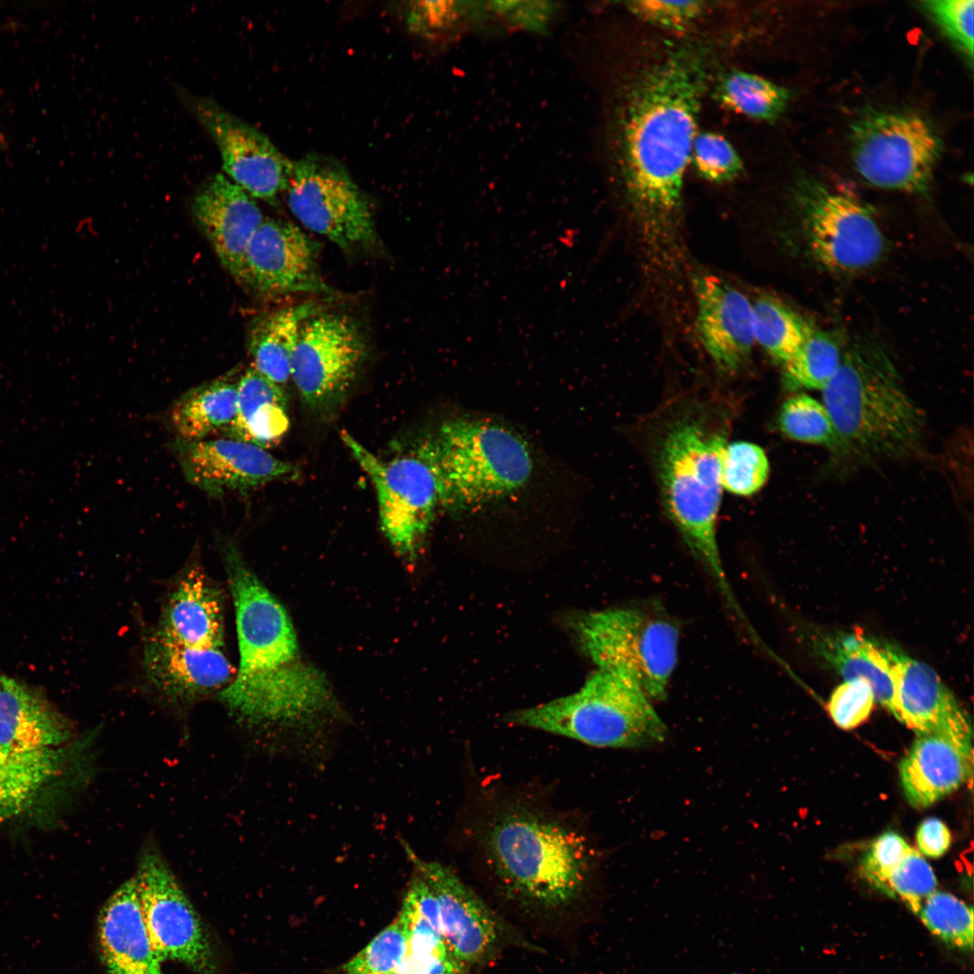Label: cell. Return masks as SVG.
<instances>
[{
    "instance_id": "9a60e30c",
    "label": "cell",
    "mask_w": 974,
    "mask_h": 974,
    "mask_svg": "<svg viewBox=\"0 0 974 974\" xmlns=\"http://www.w3.org/2000/svg\"><path fill=\"white\" fill-rule=\"evenodd\" d=\"M178 95L215 141L226 177L253 198L277 204L292 161L270 139L215 99L179 88Z\"/></svg>"
},
{
    "instance_id": "d6986e66",
    "label": "cell",
    "mask_w": 974,
    "mask_h": 974,
    "mask_svg": "<svg viewBox=\"0 0 974 974\" xmlns=\"http://www.w3.org/2000/svg\"><path fill=\"white\" fill-rule=\"evenodd\" d=\"M879 642L894 686L891 713L916 735L944 733L972 739L968 714L934 670L897 646Z\"/></svg>"
},
{
    "instance_id": "52a82bcc",
    "label": "cell",
    "mask_w": 974,
    "mask_h": 974,
    "mask_svg": "<svg viewBox=\"0 0 974 974\" xmlns=\"http://www.w3.org/2000/svg\"><path fill=\"white\" fill-rule=\"evenodd\" d=\"M507 721L596 748L649 747L667 734L643 689L630 677L602 668L576 692L516 711Z\"/></svg>"
},
{
    "instance_id": "d590c367",
    "label": "cell",
    "mask_w": 974,
    "mask_h": 974,
    "mask_svg": "<svg viewBox=\"0 0 974 974\" xmlns=\"http://www.w3.org/2000/svg\"><path fill=\"white\" fill-rule=\"evenodd\" d=\"M914 914L945 945L962 951H973V908L960 898L936 889Z\"/></svg>"
},
{
    "instance_id": "5bb4252c",
    "label": "cell",
    "mask_w": 974,
    "mask_h": 974,
    "mask_svg": "<svg viewBox=\"0 0 974 974\" xmlns=\"http://www.w3.org/2000/svg\"><path fill=\"white\" fill-rule=\"evenodd\" d=\"M366 345L345 315L317 313L301 326L291 379L313 412L325 415L341 404L364 360Z\"/></svg>"
},
{
    "instance_id": "836d02e7",
    "label": "cell",
    "mask_w": 974,
    "mask_h": 974,
    "mask_svg": "<svg viewBox=\"0 0 974 974\" xmlns=\"http://www.w3.org/2000/svg\"><path fill=\"white\" fill-rule=\"evenodd\" d=\"M716 96L727 108L762 121L777 118L789 101L786 88L758 75L738 70L722 77Z\"/></svg>"
},
{
    "instance_id": "d4e9b609",
    "label": "cell",
    "mask_w": 974,
    "mask_h": 974,
    "mask_svg": "<svg viewBox=\"0 0 974 974\" xmlns=\"http://www.w3.org/2000/svg\"><path fill=\"white\" fill-rule=\"evenodd\" d=\"M156 630L187 646L223 648V593L201 565H188L178 578L164 604Z\"/></svg>"
},
{
    "instance_id": "7402d4cb",
    "label": "cell",
    "mask_w": 974,
    "mask_h": 974,
    "mask_svg": "<svg viewBox=\"0 0 974 974\" xmlns=\"http://www.w3.org/2000/svg\"><path fill=\"white\" fill-rule=\"evenodd\" d=\"M697 330L707 354L723 372H735L749 359L755 340L752 303L740 290L712 275L696 276Z\"/></svg>"
},
{
    "instance_id": "ba28073f",
    "label": "cell",
    "mask_w": 974,
    "mask_h": 974,
    "mask_svg": "<svg viewBox=\"0 0 974 974\" xmlns=\"http://www.w3.org/2000/svg\"><path fill=\"white\" fill-rule=\"evenodd\" d=\"M792 195L795 239L815 267L852 275L883 260L886 237L873 211L859 198L813 179H800Z\"/></svg>"
},
{
    "instance_id": "83f0119b",
    "label": "cell",
    "mask_w": 974,
    "mask_h": 974,
    "mask_svg": "<svg viewBox=\"0 0 974 974\" xmlns=\"http://www.w3.org/2000/svg\"><path fill=\"white\" fill-rule=\"evenodd\" d=\"M812 649L845 680L868 682L875 702L892 712L894 686L889 664L879 640L859 633L822 631L813 634Z\"/></svg>"
},
{
    "instance_id": "e575fe53",
    "label": "cell",
    "mask_w": 974,
    "mask_h": 974,
    "mask_svg": "<svg viewBox=\"0 0 974 974\" xmlns=\"http://www.w3.org/2000/svg\"><path fill=\"white\" fill-rule=\"evenodd\" d=\"M777 426L792 440L822 446L832 452H850L823 403L806 393L792 396L782 404Z\"/></svg>"
},
{
    "instance_id": "44dd1931",
    "label": "cell",
    "mask_w": 974,
    "mask_h": 974,
    "mask_svg": "<svg viewBox=\"0 0 974 974\" xmlns=\"http://www.w3.org/2000/svg\"><path fill=\"white\" fill-rule=\"evenodd\" d=\"M143 666L158 692L182 703L220 693L235 674L223 648L187 646L156 629L145 640Z\"/></svg>"
},
{
    "instance_id": "603a6c76",
    "label": "cell",
    "mask_w": 974,
    "mask_h": 974,
    "mask_svg": "<svg viewBox=\"0 0 974 974\" xmlns=\"http://www.w3.org/2000/svg\"><path fill=\"white\" fill-rule=\"evenodd\" d=\"M972 739L944 733L917 735L899 764L908 803L924 809L972 776Z\"/></svg>"
},
{
    "instance_id": "7a4b0ae2",
    "label": "cell",
    "mask_w": 974,
    "mask_h": 974,
    "mask_svg": "<svg viewBox=\"0 0 974 974\" xmlns=\"http://www.w3.org/2000/svg\"><path fill=\"white\" fill-rule=\"evenodd\" d=\"M705 79L703 56L682 47L644 70L628 96L623 177L633 207L652 225L672 224L680 210Z\"/></svg>"
},
{
    "instance_id": "ffe728a7",
    "label": "cell",
    "mask_w": 974,
    "mask_h": 974,
    "mask_svg": "<svg viewBox=\"0 0 974 974\" xmlns=\"http://www.w3.org/2000/svg\"><path fill=\"white\" fill-rule=\"evenodd\" d=\"M191 210L223 267L242 285L245 250L264 220L254 198L217 173L198 189Z\"/></svg>"
},
{
    "instance_id": "f1b7e54d",
    "label": "cell",
    "mask_w": 974,
    "mask_h": 974,
    "mask_svg": "<svg viewBox=\"0 0 974 974\" xmlns=\"http://www.w3.org/2000/svg\"><path fill=\"white\" fill-rule=\"evenodd\" d=\"M311 302L288 306L261 317L249 336L252 367L283 386L291 379L292 358L302 324L318 313Z\"/></svg>"
},
{
    "instance_id": "ac0fdd59",
    "label": "cell",
    "mask_w": 974,
    "mask_h": 974,
    "mask_svg": "<svg viewBox=\"0 0 974 974\" xmlns=\"http://www.w3.org/2000/svg\"><path fill=\"white\" fill-rule=\"evenodd\" d=\"M174 450L188 482L215 497L229 491L246 492L298 472L295 465L266 449L231 437L178 438Z\"/></svg>"
},
{
    "instance_id": "5b68a950",
    "label": "cell",
    "mask_w": 974,
    "mask_h": 974,
    "mask_svg": "<svg viewBox=\"0 0 974 974\" xmlns=\"http://www.w3.org/2000/svg\"><path fill=\"white\" fill-rule=\"evenodd\" d=\"M485 858L512 899L545 911L564 909L583 894L593 868L583 834L525 808L497 814L483 837Z\"/></svg>"
},
{
    "instance_id": "ee69618b",
    "label": "cell",
    "mask_w": 974,
    "mask_h": 974,
    "mask_svg": "<svg viewBox=\"0 0 974 974\" xmlns=\"http://www.w3.org/2000/svg\"><path fill=\"white\" fill-rule=\"evenodd\" d=\"M701 1H632L626 3L630 13L639 19L663 29L684 31L704 11Z\"/></svg>"
},
{
    "instance_id": "7bdbcfd3",
    "label": "cell",
    "mask_w": 974,
    "mask_h": 974,
    "mask_svg": "<svg viewBox=\"0 0 974 974\" xmlns=\"http://www.w3.org/2000/svg\"><path fill=\"white\" fill-rule=\"evenodd\" d=\"M924 8L960 49L973 57V0H932Z\"/></svg>"
},
{
    "instance_id": "8992f818",
    "label": "cell",
    "mask_w": 974,
    "mask_h": 974,
    "mask_svg": "<svg viewBox=\"0 0 974 974\" xmlns=\"http://www.w3.org/2000/svg\"><path fill=\"white\" fill-rule=\"evenodd\" d=\"M416 455L431 467L439 505L454 512L474 510L522 488L533 469L531 454L510 430L482 420H448Z\"/></svg>"
},
{
    "instance_id": "b9f144b4",
    "label": "cell",
    "mask_w": 974,
    "mask_h": 974,
    "mask_svg": "<svg viewBox=\"0 0 974 974\" xmlns=\"http://www.w3.org/2000/svg\"><path fill=\"white\" fill-rule=\"evenodd\" d=\"M874 694L862 679L845 680L832 694L828 711L841 729H853L865 721L873 709Z\"/></svg>"
},
{
    "instance_id": "277c9868",
    "label": "cell",
    "mask_w": 974,
    "mask_h": 974,
    "mask_svg": "<svg viewBox=\"0 0 974 974\" xmlns=\"http://www.w3.org/2000/svg\"><path fill=\"white\" fill-rule=\"evenodd\" d=\"M726 435L709 416L685 411L667 426L658 446L657 467L666 513L741 621L745 615L728 582L716 530Z\"/></svg>"
},
{
    "instance_id": "7dc6e473",
    "label": "cell",
    "mask_w": 974,
    "mask_h": 974,
    "mask_svg": "<svg viewBox=\"0 0 974 974\" xmlns=\"http://www.w3.org/2000/svg\"><path fill=\"white\" fill-rule=\"evenodd\" d=\"M918 851L927 857H942L951 843V832L941 820L932 817L924 820L916 832Z\"/></svg>"
},
{
    "instance_id": "60d3db41",
    "label": "cell",
    "mask_w": 974,
    "mask_h": 974,
    "mask_svg": "<svg viewBox=\"0 0 974 974\" xmlns=\"http://www.w3.org/2000/svg\"><path fill=\"white\" fill-rule=\"evenodd\" d=\"M691 161L701 177L712 182L731 180L742 170L734 147L722 135L711 132L696 134Z\"/></svg>"
},
{
    "instance_id": "4316f807",
    "label": "cell",
    "mask_w": 974,
    "mask_h": 974,
    "mask_svg": "<svg viewBox=\"0 0 974 974\" xmlns=\"http://www.w3.org/2000/svg\"><path fill=\"white\" fill-rule=\"evenodd\" d=\"M289 426L282 387L248 368L237 381L236 414L225 427L228 436L267 449L282 439Z\"/></svg>"
},
{
    "instance_id": "4dcf8cb0",
    "label": "cell",
    "mask_w": 974,
    "mask_h": 974,
    "mask_svg": "<svg viewBox=\"0 0 974 974\" xmlns=\"http://www.w3.org/2000/svg\"><path fill=\"white\" fill-rule=\"evenodd\" d=\"M237 381L226 375L187 391L170 411L179 438L202 440L211 432L227 427L236 414Z\"/></svg>"
},
{
    "instance_id": "2e32d148",
    "label": "cell",
    "mask_w": 974,
    "mask_h": 974,
    "mask_svg": "<svg viewBox=\"0 0 974 974\" xmlns=\"http://www.w3.org/2000/svg\"><path fill=\"white\" fill-rule=\"evenodd\" d=\"M316 247L291 223L264 219L245 250L242 285L265 299L326 292L317 272Z\"/></svg>"
},
{
    "instance_id": "484cf974",
    "label": "cell",
    "mask_w": 974,
    "mask_h": 974,
    "mask_svg": "<svg viewBox=\"0 0 974 974\" xmlns=\"http://www.w3.org/2000/svg\"><path fill=\"white\" fill-rule=\"evenodd\" d=\"M72 735L69 720L33 686L0 674V744L16 750L56 749Z\"/></svg>"
},
{
    "instance_id": "d6a6232c",
    "label": "cell",
    "mask_w": 974,
    "mask_h": 974,
    "mask_svg": "<svg viewBox=\"0 0 974 974\" xmlns=\"http://www.w3.org/2000/svg\"><path fill=\"white\" fill-rule=\"evenodd\" d=\"M843 348L838 330L815 328L797 353L782 365L785 387L790 391H822L840 366Z\"/></svg>"
},
{
    "instance_id": "f6af8a7d",
    "label": "cell",
    "mask_w": 974,
    "mask_h": 974,
    "mask_svg": "<svg viewBox=\"0 0 974 974\" xmlns=\"http://www.w3.org/2000/svg\"><path fill=\"white\" fill-rule=\"evenodd\" d=\"M912 847L902 836L887 832L871 844L861 863V873L872 886L885 892L887 880Z\"/></svg>"
},
{
    "instance_id": "f35d334b",
    "label": "cell",
    "mask_w": 974,
    "mask_h": 974,
    "mask_svg": "<svg viewBox=\"0 0 974 974\" xmlns=\"http://www.w3.org/2000/svg\"><path fill=\"white\" fill-rule=\"evenodd\" d=\"M406 950V933L396 918L343 967L342 974H392Z\"/></svg>"
},
{
    "instance_id": "8d00e7d4",
    "label": "cell",
    "mask_w": 974,
    "mask_h": 974,
    "mask_svg": "<svg viewBox=\"0 0 974 974\" xmlns=\"http://www.w3.org/2000/svg\"><path fill=\"white\" fill-rule=\"evenodd\" d=\"M406 950L392 974H469L470 969L448 949L441 933L408 930Z\"/></svg>"
},
{
    "instance_id": "6da1fadb",
    "label": "cell",
    "mask_w": 974,
    "mask_h": 974,
    "mask_svg": "<svg viewBox=\"0 0 974 974\" xmlns=\"http://www.w3.org/2000/svg\"><path fill=\"white\" fill-rule=\"evenodd\" d=\"M233 596L239 666L219 699L251 724L299 726L338 714L332 688L305 660L292 621L237 549L223 547Z\"/></svg>"
},
{
    "instance_id": "ab89813d",
    "label": "cell",
    "mask_w": 974,
    "mask_h": 974,
    "mask_svg": "<svg viewBox=\"0 0 974 974\" xmlns=\"http://www.w3.org/2000/svg\"><path fill=\"white\" fill-rule=\"evenodd\" d=\"M936 887L937 879L932 867L918 850L911 848L889 875L884 893L900 899L915 914Z\"/></svg>"
},
{
    "instance_id": "4fadbf2b",
    "label": "cell",
    "mask_w": 974,
    "mask_h": 974,
    "mask_svg": "<svg viewBox=\"0 0 974 974\" xmlns=\"http://www.w3.org/2000/svg\"><path fill=\"white\" fill-rule=\"evenodd\" d=\"M341 437L375 487L384 536L398 555L412 560L439 505L431 467L416 454L382 460L346 431Z\"/></svg>"
},
{
    "instance_id": "1f68e13d",
    "label": "cell",
    "mask_w": 974,
    "mask_h": 974,
    "mask_svg": "<svg viewBox=\"0 0 974 974\" xmlns=\"http://www.w3.org/2000/svg\"><path fill=\"white\" fill-rule=\"evenodd\" d=\"M755 340L781 365L788 362L816 328L805 317L772 296L752 303Z\"/></svg>"
},
{
    "instance_id": "7c38bea8",
    "label": "cell",
    "mask_w": 974,
    "mask_h": 974,
    "mask_svg": "<svg viewBox=\"0 0 974 974\" xmlns=\"http://www.w3.org/2000/svg\"><path fill=\"white\" fill-rule=\"evenodd\" d=\"M286 190L291 213L307 229L345 251L375 244L370 204L338 164L313 155L292 161Z\"/></svg>"
},
{
    "instance_id": "8fae6325",
    "label": "cell",
    "mask_w": 974,
    "mask_h": 974,
    "mask_svg": "<svg viewBox=\"0 0 974 974\" xmlns=\"http://www.w3.org/2000/svg\"><path fill=\"white\" fill-rule=\"evenodd\" d=\"M134 878L144 923L161 960L179 962L196 974H218L206 926L154 844L140 853Z\"/></svg>"
},
{
    "instance_id": "30bf717a",
    "label": "cell",
    "mask_w": 974,
    "mask_h": 974,
    "mask_svg": "<svg viewBox=\"0 0 974 974\" xmlns=\"http://www.w3.org/2000/svg\"><path fill=\"white\" fill-rule=\"evenodd\" d=\"M854 167L879 188L923 193L942 152L930 124L911 112L870 111L851 125Z\"/></svg>"
},
{
    "instance_id": "cb8c5ba5",
    "label": "cell",
    "mask_w": 974,
    "mask_h": 974,
    "mask_svg": "<svg viewBox=\"0 0 974 974\" xmlns=\"http://www.w3.org/2000/svg\"><path fill=\"white\" fill-rule=\"evenodd\" d=\"M101 960L108 974H163L142 917L134 877L103 905L97 917Z\"/></svg>"
},
{
    "instance_id": "74e56055",
    "label": "cell",
    "mask_w": 974,
    "mask_h": 974,
    "mask_svg": "<svg viewBox=\"0 0 974 974\" xmlns=\"http://www.w3.org/2000/svg\"><path fill=\"white\" fill-rule=\"evenodd\" d=\"M768 474V459L760 446L747 441L726 444L721 458L722 489L749 496L762 488Z\"/></svg>"
},
{
    "instance_id": "e0dca14e",
    "label": "cell",
    "mask_w": 974,
    "mask_h": 974,
    "mask_svg": "<svg viewBox=\"0 0 974 974\" xmlns=\"http://www.w3.org/2000/svg\"><path fill=\"white\" fill-rule=\"evenodd\" d=\"M407 852L435 895L442 933L450 951L470 969L490 960L504 937L497 916L449 868L424 860L409 848Z\"/></svg>"
},
{
    "instance_id": "f546056e",
    "label": "cell",
    "mask_w": 974,
    "mask_h": 974,
    "mask_svg": "<svg viewBox=\"0 0 974 974\" xmlns=\"http://www.w3.org/2000/svg\"><path fill=\"white\" fill-rule=\"evenodd\" d=\"M57 749L16 750L0 744V819L21 814L59 773Z\"/></svg>"
},
{
    "instance_id": "9c48e42d",
    "label": "cell",
    "mask_w": 974,
    "mask_h": 974,
    "mask_svg": "<svg viewBox=\"0 0 974 974\" xmlns=\"http://www.w3.org/2000/svg\"><path fill=\"white\" fill-rule=\"evenodd\" d=\"M576 641L597 668L634 680L663 700L678 661L680 631L666 616L641 607L591 611L573 620Z\"/></svg>"
},
{
    "instance_id": "bcb514c9",
    "label": "cell",
    "mask_w": 974,
    "mask_h": 974,
    "mask_svg": "<svg viewBox=\"0 0 974 974\" xmlns=\"http://www.w3.org/2000/svg\"><path fill=\"white\" fill-rule=\"evenodd\" d=\"M455 2L415 1L409 3L407 23L420 35H433L450 28L458 18L460 8Z\"/></svg>"
},
{
    "instance_id": "3957f363",
    "label": "cell",
    "mask_w": 974,
    "mask_h": 974,
    "mask_svg": "<svg viewBox=\"0 0 974 974\" xmlns=\"http://www.w3.org/2000/svg\"><path fill=\"white\" fill-rule=\"evenodd\" d=\"M822 403L849 451L904 458L923 440V411L908 395L880 342L859 335L844 345L840 366L822 391Z\"/></svg>"
}]
</instances>
